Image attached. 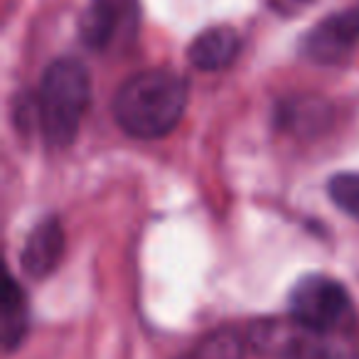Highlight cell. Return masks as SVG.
<instances>
[{
  "mask_svg": "<svg viewBox=\"0 0 359 359\" xmlns=\"http://www.w3.org/2000/svg\"><path fill=\"white\" fill-rule=\"evenodd\" d=\"M135 13V0H91L81 18V37L91 50H109L126 32H133Z\"/></svg>",
  "mask_w": 359,
  "mask_h": 359,
  "instance_id": "obj_5",
  "label": "cell"
},
{
  "mask_svg": "<svg viewBox=\"0 0 359 359\" xmlns=\"http://www.w3.org/2000/svg\"><path fill=\"white\" fill-rule=\"evenodd\" d=\"M290 315L308 332L327 337L349 323L352 300L339 280L327 276H305L290 290Z\"/></svg>",
  "mask_w": 359,
  "mask_h": 359,
  "instance_id": "obj_3",
  "label": "cell"
},
{
  "mask_svg": "<svg viewBox=\"0 0 359 359\" xmlns=\"http://www.w3.org/2000/svg\"><path fill=\"white\" fill-rule=\"evenodd\" d=\"M244 344L234 330H219L210 334L197 349V359H241Z\"/></svg>",
  "mask_w": 359,
  "mask_h": 359,
  "instance_id": "obj_10",
  "label": "cell"
},
{
  "mask_svg": "<svg viewBox=\"0 0 359 359\" xmlns=\"http://www.w3.org/2000/svg\"><path fill=\"white\" fill-rule=\"evenodd\" d=\"M30 325V308H27L25 290L15 278H6L3 300H0V337L6 352H13L22 344Z\"/></svg>",
  "mask_w": 359,
  "mask_h": 359,
  "instance_id": "obj_8",
  "label": "cell"
},
{
  "mask_svg": "<svg viewBox=\"0 0 359 359\" xmlns=\"http://www.w3.org/2000/svg\"><path fill=\"white\" fill-rule=\"evenodd\" d=\"M359 42V8L334 13L305 35L303 55L318 65H337Z\"/></svg>",
  "mask_w": 359,
  "mask_h": 359,
  "instance_id": "obj_4",
  "label": "cell"
},
{
  "mask_svg": "<svg viewBox=\"0 0 359 359\" xmlns=\"http://www.w3.org/2000/svg\"><path fill=\"white\" fill-rule=\"evenodd\" d=\"M187 81L170 69H145L128 76L114 96L116 123L133 138H163L177 128L187 109Z\"/></svg>",
  "mask_w": 359,
  "mask_h": 359,
  "instance_id": "obj_1",
  "label": "cell"
},
{
  "mask_svg": "<svg viewBox=\"0 0 359 359\" xmlns=\"http://www.w3.org/2000/svg\"><path fill=\"white\" fill-rule=\"evenodd\" d=\"M62 256H65V229H62L60 219L50 217L30 231L20 259L27 276L47 278L50 273H55Z\"/></svg>",
  "mask_w": 359,
  "mask_h": 359,
  "instance_id": "obj_6",
  "label": "cell"
},
{
  "mask_svg": "<svg viewBox=\"0 0 359 359\" xmlns=\"http://www.w3.org/2000/svg\"><path fill=\"white\" fill-rule=\"evenodd\" d=\"M239 35H236L231 27L226 25H217V27H207L205 32L192 40L190 50V62L202 72H219L224 67H229L231 62L239 55Z\"/></svg>",
  "mask_w": 359,
  "mask_h": 359,
  "instance_id": "obj_7",
  "label": "cell"
},
{
  "mask_svg": "<svg viewBox=\"0 0 359 359\" xmlns=\"http://www.w3.org/2000/svg\"><path fill=\"white\" fill-rule=\"evenodd\" d=\"M327 192L332 202L359 222V172H339L330 180Z\"/></svg>",
  "mask_w": 359,
  "mask_h": 359,
  "instance_id": "obj_9",
  "label": "cell"
},
{
  "mask_svg": "<svg viewBox=\"0 0 359 359\" xmlns=\"http://www.w3.org/2000/svg\"><path fill=\"white\" fill-rule=\"evenodd\" d=\"M91 101V76L81 62L65 57L47 67L37 94V121L47 143L67 148L76 138Z\"/></svg>",
  "mask_w": 359,
  "mask_h": 359,
  "instance_id": "obj_2",
  "label": "cell"
}]
</instances>
